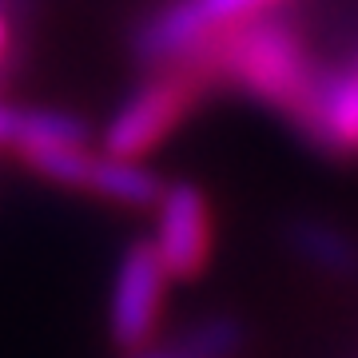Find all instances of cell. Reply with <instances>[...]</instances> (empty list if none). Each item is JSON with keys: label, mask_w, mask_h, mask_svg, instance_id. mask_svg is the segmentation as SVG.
Segmentation results:
<instances>
[{"label": "cell", "mask_w": 358, "mask_h": 358, "mask_svg": "<svg viewBox=\"0 0 358 358\" xmlns=\"http://www.w3.org/2000/svg\"><path fill=\"white\" fill-rule=\"evenodd\" d=\"M28 167H36L44 179L64 183L76 192H96L112 203L124 207H152L164 192V183L152 167L140 159H124V155H92L84 143H60V148H44V152L24 155Z\"/></svg>", "instance_id": "3957f363"}, {"label": "cell", "mask_w": 358, "mask_h": 358, "mask_svg": "<svg viewBox=\"0 0 358 358\" xmlns=\"http://www.w3.org/2000/svg\"><path fill=\"white\" fill-rule=\"evenodd\" d=\"M195 60H207L211 72H219L231 84H239L255 100L271 103L279 112H291L299 103V96L307 92L310 76L319 68L310 60L307 40L299 36V28L271 13L231 28L227 36H219Z\"/></svg>", "instance_id": "6da1fadb"}, {"label": "cell", "mask_w": 358, "mask_h": 358, "mask_svg": "<svg viewBox=\"0 0 358 358\" xmlns=\"http://www.w3.org/2000/svg\"><path fill=\"white\" fill-rule=\"evenodd\" d=\"M291 243L307 263H315V267H322V271L350 275V271L358 267L355 243H350L338 227H331V223H319V219H303V223H294Z\"/></svg>", "instance_id": "9c48e42d"}, {"label": "cell", "mask_w": 358, "mask_h": 358, "mask_svg": "<svg viewBox=\"0 0 358 358\" xmlns=\"http://www.w3.org/2000/svg\"><path fill=\"white\" fill-rule=\"evenodd\" d=\"M291 120L315 148L331 155H358V48L338 64H319Z\"/></svg>", "instance_id": "277c9868"}, {"label": "cell", "mask_w": 358, "mask_h": 358, "mask_svg": "<svg viewBox=\"0 0 358 358\" xmlns=\"http://www.w3.org/2000/svg\"><path fill=\"white\" fill-rule=\"evenodd\" d=\"M192 96H195L192 72H171V76L148 80L112 115V124L103 131V148L112 155H124V159H140L148 148H155L179 124V115L187 112Z\"/></svg>", "instance_id": "5b68a950"}, {"label": "cell", "mask_w": 358, "mask_h": 358, "mask_svg": "<svg viewBox=\"0 0 358 358\" xmlns=\"http://www.w3.org/2000/svg\"><path fill=\"white\" fill-rule=\"evenodd\" d=\"M239 343H243L239 327H235L231 319H223V315L199 319L192 331L183 334V346L195 350V355H203V358H231L235 350H239Z\"/></svg>", "instance_id": "30bf717a"}, {"label": "cell", "mask_w": 358, "mask_h": 358, "mask_svg": "<svg viewBox=\"0 0 358 358\" xmlns=\"http://www.w3.org/2000/svg\"><path fill=\"white\" fill-rule=\"evenodd\" d=\"M282 0H171L140 28L136 48L148 64H192L219 36L263 13H275Z\"/></svg>", "instance_id": "7a4b0ae2"}, {"label": "cell", "mask_w": 358, "mask_h": 358, "mask_svg": "<svg viewBox=\"0 0 358 358\" xmlns=\"http://www.w3.org/2000/svg\"><path fill=\"white\" fill-rule=\"evenodd\" d=\"M155 255L167 275L187 279L211 255V211L192 183H171L155 199Z\"/></svg>", "instance_id": "52a82bcc"}, {"label": "cell", "mask_w": 358, "mask_h": 358, "mask_svg": "<svg viewBox=\"0 0 358 358\" xmlns=\"http://www.w3.org/2000/svg\"><path fill=\"white\" fill-rule=\"evenodd\" d=\"M128 358H203V355L187 350L183 343H179V346H152V343H143V346H136Z\"/></svg>", "instance_id": "8fae6325"}, {"label": "cell", "mask_w": 358, "mask_h": 358, "mask_svg": "<svg viewBox=\"0 0 358 358\" xmlns=\"http://www.w3.org/2000/svg\"><path fill=\"white\" fill-rule=\"evenodd\" d=\"M60 143H88V128L68 112H32V108H4L0 103V148L20 155L60 148Z\"/></svg>", "instance_id": "ba28073f"}, {"label": "cell", "mask_w": 358, "mask_h": 358, "mask_svg": "<svg viewBox=\"0 0 358 358\" xmlns=\"http://www.w3.org/2000/svg\"><path fill=\"white\" fill-rule=\"evenodd\" d=\"M164 287H167V267L159 263L152 243H136L124 251L112 282V303H108V322H112V338L120 346L152 343L159 307H164Z\"/></svg>", "instance_id": "8992f818"}]
</instances>
